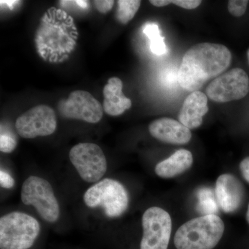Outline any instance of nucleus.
Wrapping results in <instances>:
<instances>
[{
  "mask_svg": "<svg viewBox=\"0 0 249 249\" xmlns=\"http://www.w3.org/2000/svg\"><path fill=\"white\" fill-rule=\"evenodd\" d=\"M232 54L226 46L202 42L188 49L178 71V82L183 89L198 91L212 78L230 67Z\"/></svg>",
  "mask_w": 249,
  "mask_h": 249,
  "instance_id": "nucleus-1",
  "label": "nucleus"
},
{
  "mask_svg": "<svg viewBox=\"0 0 249 249\" xmlns=\"http://www.w3.org/2000/svg\"><path fill=\"white\" fill-rule=\"evenodd\" d=\"M52 8L46 13L41 20L37 34V47L43 57L52 58L70 53L76 45V28L73 19L67 13Z\"/></svg>",
  "mask_w": 249,
  "mask_h": 249,
  "instance_id": "nucleus-2",
  "label": "nucleus"
},
{
  "mask_svg": "<svg viewBox=\"0 0 249 249\" xmlns=\"http://www.w3.org/2000/svg\"><path fill=\"white\" fill-rule=\"evenodd\" d=\"M224 222L216 214L195 218L178 229L174 244L177 249H213L224 235Z\"/></svg>",
  "mask_w": 249,
  "mask_h": 249,
  "instance_id": "nucleus-3",
  "label": "nucleus"
},
{
  "mask_svg": "<svg viewBox=\"0 0 249 249\" xmlns=\"http://www.w3.org/2000/svg\"><path fill=\"white\" fill-rule=\"evenodd\" d=\"M40 231V224L29 214L21 212L5 214L0 219V248L30 249Z\"/></svg>",
  "mask_w": 249,
  "mask_h": 249,
  "instance_id": "nucleus-4",
  "label": "nucleus"
},
{
  "mask_svg": "<svg viewBox=\"0 0 249 249\" xmlns=\"http://www.w3.org/2000/svg\"><path fill=\"white\" fill-rule=\"evenodd\" d=\"M84 201L88 207H101L107 217H118L127 209L128 195L116 180L105 178L85 192Z\"/></svg>",
  "mask_w": 249,
  "mask_h": 249,
  "instance_id": "nucleus-5",
  "label": "nucleus"
},
{
  "mask_svg": "<svg viewBox=\"0 0 249 249\" xmlns=\"http://www.w3.org/2000/svg\"><path fill=\"white\" fill-rule=\"evenodd\" d=\"M24 204L33 206L42 219L53 223L60 217V207L53 190L45 178L31 176L24 181L21 191Z\"/></svg>",
  "mask_w": 249,
  "mask_h": 249,
  "instance_id": "nucleus-6",
  "label": "nucleus"
},
{
  "mask_svg": "<svg viewBox=\"0 0 249 249\" xmlns=\"http://www.w3.org/2000/svg\"><path fill=\"white\" fill-rule=\"evenodd\" d=\"M69 156L80 178L87 182L99 181L107 171L106 156L96 144L80 142L72 147Z\"/></svg>",
  "mask_w": 249,
  "mask_h": 249,
  "instance_id": "nucleus-7",
  "label": "nucleus"
},
{
  "mask_svg": "<svg viewBox=\"0 0 249 249\" xmlns=\"http://www.w3.org/2000/svg\"><path fill=\"white\" fill-rule=\"evenodd\" d=\"M140 249H168L172 231L169 213L159 207L147 209L142 217Z\"/></svg>",
  "mask_w": 249,
  "mask_h": 249,
  "instance_id": "nucleus-8",
  "label": "nucleus"
},
{
  "mask_svg": "<svg viewBox=\"0 0 249 249\" xmlns=\"http://www.w3.org/2000/svg\"><path fill=\"white\" fill-rule=\"evenodd\" d=\"M249 92V78L245 70L234 68L214 78L206 89V96L217 103L245 98Z\"/></svg>",
  "mask_w": 249,
  "mask_h": 249,
  "instance_id": "nucleus-9",
  "label": "nucleus"
},
{
  "mask_svg": "<svg viewBox=\"0 0 249 249\" xmlns=\"http://www.w3.org/2000/svg\"><path fill=\"white\" fill-rule=\"evenodd\" d=\"M15 126L18 134L22 138L51 135L56 129V114L53 108L40 105L19 116Z\"/></svg>",
  "mask_w": 249,
  "mask_h": 249,
  "instance_id": "nucleus-10",
  "label": "nucleus"
},
{
  "mask_svg": "<svg viewBox=\"0 0 249 249\" xmlns=\"http://www.w3.org/2000/svg\"><path fill=\"white\" fill-rule=\"evenodd\" d=\"M58 109L66 119L84 121L89 124H97L103 116L101 103L91 93L82 90L72 91L67 99L60 101Z\"/></svg>",
  "mask_w": 249,
  "mask_h": 249,
  "instance_id": "nucleus-11",
  "label": "nucleus"
},
{
  "mask_svg": "<svg viewBox=\"0 0 249 249\" xmlns=\"http://www.w3.org/2000/svg\"><path fill=\"white\" fill-rule=\"evenodd\" d=\"M243 186L238 178L230 174H224L218 178L215 196L218 204L224 212L230 213L240 208L243 200Z\"/></svg>",
  "mask_w": 249,
  "mask_h": 249,
  "instance_id": "nucleus-12",
  "label": "nucleus"
},
{
  "mask_svg": "<svg viewBox=\"0 0 249 249\" xmlns=\"http://www.w3.org/2000/svg\"><path fill=\"white\" fill-rule=\"evenodd\" d=\"M149 132L157 140L174 145H185L192 138L190 129L170 118L152 121L149 125Z\"/></svg>",
  "mask_w": 249,
  "mask_h": 249,
  "instance_id": "nucleus-13",
  "label": "nucleus"
},
{
  "mask_svg": "<svg viewBox=\"0 0 249 249\" xmlns=\"http://www.w3.org/2000/svg\"><path fill=\"white\" fill-rule=\"evenodd\" d=\"M209 110L206 94L199 91H193L185 99L178 114V121L188 129L197 128Z\"/></svg>",
  "mask_w": 249,
  "mask_h": 249,
  "instance_id": "nucleus-14",
  "label": "nucleus"
},
{
  "mask_svg": "<svg viewBox=\"0 0 249 249\" xmlns=\"http://www.w3.org/2000/svg\"><path fill=\"white\" fill-rule=\"evenodd\" d=\"M123 86L120 78L113 77L103 88V107L108 115L120 116L132 107V101L123 93Z\"/></svg>",
  "mask_w": 249,
  "mask_h": 249,
  "instance_id": "nucleus-15",
  "label": "nucleus"
},
{
  "mask_svg": "<svg viewBox=\"0 0 249 249\" xmlns=\"http://www.w3.org/2000/svg\"><path fill=\"white\" fill-rule=\"evenodd\" d=\"M193 163V157L191 152L181 149L175 152L169 158L156 165L155 173L161 178H175L189 169Z\"/></svg>",
  "mask_w": 249,
  "mask_h": 249,
  "instance_id": "nucleus-16",
  "label": "nucleus"
},
{
  "mask_svg": "<svg viewBox=\"0 0 249 249\" xmlns=\"http://www.w3.org/2000/svg\"><path fill=\"white\" fill-rule=\"evenodd\" d=\"M142 31L150 39V49L152 53L158 55L167 53L168 49L165 44V38L160 35V27L157 24L154 23L145 24Z\"/></svg>",
  "mask_w": 249,
  "mask_h": 249,
  "instance_id": "nucleus-17",
  "label": "nucleus"
},
{
  "mask_svg": "<svg viewBox=\"0 0 249 249\" xmlns=\"http://www.w3.org/2000/svg\"><path fill=\"white\" fill-rule=\"evenodd\" d=\"M116 11V19L123 24H127L133 19L142 1L139 0H119Z\"/></svg>",
  "mask_w": 249,
  "mask_h": 249,
  "instance_id": "nucleus-18",
  "label": "nucleus"
},
{
  "mask_svg": "<svg viewBox=\"0 0 249 249\" xmlns=\"http://www.w3.org/2000/svg\"><path fill=\"white\" fill-rule=\"evenodd\" d=\"M199 209L201 213L207 214H214L217 211V204L213 193L208 188H202L198 193Z\"/></svg>",
  "mask_w": 249,
  "mask_h": 249,
  "instance_id": "nucleus-19",
  "label": "nucleus"
},
{
  "mask_svg": "<svg viewBox=\"0 0 249 249\" xmlns=\"http://www.w3.org/2000/svg\"><path fill=\"white\" fill-rule=\"evenodd\" d=\"M248 3L247 0H231L228 4V10L232 16L241 17L245 14Z\"/></svg>",
  "mask_w": 249,
  "mask_h": 249,
  "instance_id": "nucleus-20",
  "label": "nucleus"
},
{
  "mask_svg": "<svg viewBox=\"0 0 249 249\" xmlns=\"http://www.w3.org/2000/svg\"><path fill=\"white\" fill-rule=\"evenodd\" d=\"M17 140L14 136L1 132L0 136V150L4 153H11L17 146Z\"/></svg>",
  "mask_w": 249,
  "mask_h": 249,
  "instance_id": "nucleus-21",
  "label": "nucleus"
},
{
  "mask_svg": "<svg viewBox=\"0 0 249 249\" xmlns=\"http://www.w3.org/2000/svg\"><path fill=\"white\" fill-rule=\"evenodd\" d=\"M200 0H173L171 4L177 5L185 9H195L201 4Z\"/></svg>",
  "mask_w": 249,
  "mask_h": 249,
  "instance_id": "nucleus-22",
  "label": "nucleus"
},
{
  "mask_svg": "<svg viewBox=\"0 0 249 249\" xmlns=\"http://www.w3.org/2000/svg\"><path fill=\"white\" fill-rule=\"evenodd\" d=\"M96 9L101 14H107L112 9L114 1L113 0H97L93 1Z\"/></svg>",
  "mask_w": 249,
  "mask_h": 249,
  "instance_id": "nucleus-23",
  "label": "nucleus"
},
{
  "mask_svg": "<svg viewBox=\"0 0 249 249\" xmlns=\"http://www.w3.org/2000/svg\"><path fill=\"white\" fill-rule=\"evenodd\" d=\"M0 184L2 188L9 189L14 186L15 180L9 173L1 170L0 171Z\"/></svg>",
  "mask_w": 249,
  "mask_h": 249,
  "instance_id": "nucleus-24",
  "label": "nucleus"
},
{
  "mask_svg": "<svg viewBox=\"0 0 249 249\" xmlns=\"http://www.w3.org/2000/svg\"><path fill=\"white\" fill-rule=\"evenodd\" d=\"M240 168L242 176L245 178L246 181L249 183V157L242 160Z\"/></svg>",
  "mask_w": 249,
  "mask_h": 249,
  "instance_id": "nucleus-25",
  "label": "nucleus"
},
{
  "mask_svg": "<svg viewBox=\"0 0 249 249\" xmlns=\"http://www.w3.org/2000/svg\"><path fill=\"white\" fill-rule=\"evenodd\" d=\"M150 2L157 7H163L171 4V1L170 0H151Z\"/></svg>",
  "mask_w": 249,
  "mask_h": 249,
  "instance_id": "nucleus-26",
  "label": "nucleus"
},
{
  "mask_svg": "<svg viewBox=\"0 0 249 249\" xmlns=\"http://www.w3.org/2000/svg\"><path fill=\"white\" fill-rule=\"evenodd\" d=\"M75 3L83 9H86L87 6H88V1H75Z\"/></svg>",
  "mask_w": 249,
  "mask_h": 249,
  "instance_id": "nucleus-27",
  "label": "nucleus"
},
{
  "mask_svg": "<svg viewBox=\"0 0 249 249\" xmlns=\"http://www.w3.org/2000/svg\"><path fill=\"white\" fill-rule=\"evenodd\" d=\"M247 222H248L249 224V206H248V210H247Z\"/></svg>",
  "mask_w": 249,
  "mask_h": 249,
  "instance_id": "nucleus-28",
  "label": "nucleus"
},
{
  "mask_svg": "<svg viewBox=\"0 0 249 249\" xmlns=\"http://www.w3.org/2000/svg\"><path fill=\"white\" fill-rule=\"evenodd\" d=\"M247 57H248V60H249V49L248 52H247Z\"/></svg>",
  "mask_w": 249,
  "mask_h": 249,
  "instance_id": "nucleus-29",
  "label": "nucleus"
}]
</instances>
